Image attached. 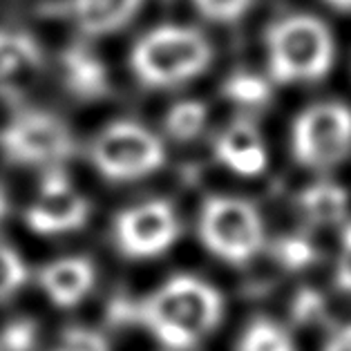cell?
<instances>
[{
  "instance_id": "11",
  "label": "cell",
  "mask_w": 351,
  "mask_h": 351,
  "mask_svg": "<svg viewBox=\"0 0 351 351\" xmlns=\"http://www.w3.org/2000/svg\"><path fill=\"white\" fill-rule=\"evenodd\" d=\"M215 157L224 168L242 177H258L269 166V152L258 125L248 119H237L226 125L215 139Z\"/></svg>"
},
{
  "instance_id": "13",
  "label": "cell",
  "mask_w": 351,
  "mask_h": 351,
  "mask_svg": "<svg viewBox=\"0 0 351 351\" xmlns=\"http://www.w3.org/2000/svg\"><path fill=\"white\" fill-rule=\"evenodd\" d=\"M65 90L81 101H94L108 92V70L104 61L85 45L67 47L61 56Z\"/></svg>"
},
{
  "instance_id": "23",
  "label": "cell",
  "mask_w": 351,
  "mask_h": 351,
  "mask_svg": "<svg viewBox=\"0 0 351 351\" xmlns=\"http://www.w3.org/2000/svg\"><path fill=\"white\" fill-rule=\"evenodd\" d=\"M52 351H110V347L99 331L88 327H70L61 333Z\"/></svg>"
},
{
  "instance_id": "27",
  "label": "cell",
  "mask_w": 351,
  "mask_h": 351,
  "mask_svg": "<svg viewBox=\"0 0 351 351\" xmlns=\"http://www.w3.org/2000/svg\"><path fill=\"white\" fill-rule=\"evenodd\" d=\"M7 210H10V197H7L5 186L0 184V219L7 215Z\"/></svg>"
},
{
  "instance_id": "17",
  "label": "cell",
  "mask_w": 351,
  "mask_h": 351,
  "mask_svg": "<svg viewBox=\"0 0 351 351\" xmlns=\"http://www.w3.org/2000/svg\"><path fill=\"white\" fill-rule=\"evenodd\" d=\"M208 121V108L202 101L195 99H184L177 101L166 112L164 119V130L173 141L188 143L195 136H199L204 125Z\"/></svg>"
},
{
  "instance_id": "5",
  "label": "cell",
  "mask_w": 351,
  "mask_h": 351,
  "mask_svg": "<svg viewBox=\"0 0 351 351\" xmlns=\"http://www.w3.org/2000/svg\"><path fill=\"white\" fill-rule=\"evenodd\" d=\"M90 161L108 182H136L166 164V148L145 125L114 121L92 139Z\"/></svg>"
},
{
  "instance_id": "18",
  "label": "cell",
  "mask_w": 351,
  "mask_h": 351,
  "mask_svg": "<svg viewBox=\"0 0 351 351\" xmlns=\"http://www.w3.org/2000/svg\"><path fill=\"white\" fill-rule=\"evenodd\" d=\"M221 94L244 108H262L271 99V83L260 74L253 72H235L221 85Z\"/></svg>"
},
{
  "instance_id": "16",
  "label": "cell",
  "mask_w": 351,
  "mask_h": 351,
  "mask_svg": "<svg viewBox=\"0 0 351 351\" xmlns=\"http://www.w3.org/2000/svg\"><path fill=\"white\" fill-rule=\"evenodd\" d=\"M235 351H298L291 333L271 318H255L246 324Z\"/></svg>"
},
{
  "instance_id": "3",
  "label": "cell",
  "mask_w": 351,
  "mask_h": 351,
  "mask_svg": "<svg viewBox=\"0 0 351 351\" xmlns=\"http://www.w3.org/2000/svg\"><path fill=\"white\" fill-rule=\"evenodd\" d=\"M269 74L276 83H315L329 74L336 56L331 29L309 14L280 19L267 29Z\"/></svg>"
},
{
  "instance_id": "7",
  "label": "cell",
  "mask_w": 351,
  "mask_h": 351,
  "mask_svg": "<svg viewBox=\"0 0 351 351\" xmlns=\"http://www.w3.org/2000/svg\"><path fill=\"white\" fill-rule=\"evenodd\" d=\"M0 150L10 164L45 166L74 152V134L63 119L43 110H25L0 130Z\"/></svg>"
},
{
  "instance_id": "4",
  "label": "cell",
  "mask_w": 351,
  "mask_h": 351,
  "mask_svg": "<svg viewBox=\"0 0 351 351\" xmlns=\"http://www.w3.org/2000/svg\"><path fill=\"white\" fill-rule=\"evenodd\" d=\"M197 230L210 255L235 267L251 262L267 239L260 210L242 197L228 195H210L204 199Z\"/></svg>"
},
{
  "instance_id": "10",
  "label": "cell",
  "mask_w": 351,
  "mask_h": 351,
  "mask_svg": "<svg viewBox=\"0 0 351 351\" xmlns=\"http://www.w3.org/2000/svg\"><path fill=\"white\" fill-rule=\"evenodd\" d=\"M97 269L94 262L81 255L58 258L43 264L38 271V287L58 309H72L94 289Z\"/></svg>"
},
{
  "instance_id": "15",
  "label": "cell",
  "mask_w": 351,
  "mask_h": 351,
  "mask_svg": "<svg viewBox=\"0 0 351 351\" xmlns=\"http://www.w3.org/2000/svg\"><path fill=\"white\" fill-rule=\"evenodd\" d=\"M298 206L315 226L340 224L349 210V193L333 182H315L298 195Z\"/></svg>"
},
{
  "instance_id": "24",
  "label": "cell",
  "mask_w": 351,
  "mask_h": 351,
  "mask_svg": "<svg viewBox=\"0 0 351 351\" xmlns=\"http://www.w3.org/2000/svg\"><path fill=\"white\" fill-rule=\"evenodd\" d=\"M336 287L342 293L351 295V221L342 228L340 255L336 262Z\"/></svg>"
},
{
  "instance_id": "12",
  "label": "cell",
  "mask_w": 351,
  "mask_h": 351,
  "mask_svg": "<svg viewBox=\"0 0 351 351\" xmlns=\"http://www.w3.org/2000/svg\"><path fill=\"white\" fill-rule=\"evenodd\" d=\"M43 65L36 38L21 29H0V97L14 99Z\"/></svg>"
},
{
  "instance_id": "26",
  "label": "cell",
  "mask_w": 351,
  "mask_h": 351,
  "mask_svg": "<svg viewBox=\"0 0 351 351\" xmlns=\"http://www.w3.org/2000/svg\"><path fill=\"white\" fill-rule=\"evenodd\" d=\"M324 351H351V324H345V327L333 333L327 345H324Z\"/></svg>"
},
{
  "instance_id": "20",
  "label": "cell",
  "mask_w": 351,
  "mask_h": 351,
  "mask_svg": "<svg viewBox=\"0 0 351 351\" xmlns=\"http://www.w3.org/2000/svg\"><path fill=\"white\" fill-rule=\"evenodd\" d=\"M29 271L27 264L14 248L0 244V304L12 300L19 291L27 285Z\"/></svg>"
},
{
  "instance_id": "22",
  "label": "cell",
  "mask_w": 351,
  "mask_h": 351,
  "mask_svg": "<svg viewBox=\"0 0 351 351\" xmlns=\"http://www.w3.org/2000/svg\"><path fill=\"white\" fill-rule=\"evenodd\" d=\"M193 5L213 23H235L248 12L253 0H193Z\"/></svg>"
},
{
  "instance_id": "6",
  "label": "cell",
  "mask_w": 351,
  "mask_h": 351,
  "mask_svg": "<svg viewBox=\"0 0 351 351\" xmlns=\"http://www.w3.org/2000/svg\"><path fill=\"white\" fill-rule=\"evenodd\" d=\"M291 152L300 166L329 170L351 152V108L322 101L302 110L291 128Z\"/></svg>"
},
{
  "instance_id": "28",
  "label": "cell",
  "mask_w": 351,
  "mask_h": 351,
  "mask_svg": "<svg viewBox=\"0 0 351 351\" xmlns=\"http://www.w3.org/2000/svg\"><path fill=\"white\" fill-rule=\"evenodd\" d=\"M327 5H331L338 12H351V0H324Z\"/></svg>"
},
{
  "instance_id": "14",
  "label": "cell",
  "mask_w": 351,
  "mask_h": 351,
  "mask_svg": "<svg viewBox=\"0 0 351 351\" xmlns=\"http://www.w3.org/2000/svg\"><path fill=\"white\" fill-rule=\"evenodd\" d=\"M143 0H72V16L85 36H108L125 27Z\"/></svg>"
},
{
  "instance_id": "1",
  "label": "cell",
  "mask_w": 351,
  "mask_h": 351,
  "mask_svg": "<svg viewBox=\"0 0 351 351\" xmlns=\"http://www.w3.org/2000/svg\"><path fill=\"white\" fill-rule=\"evenodd\" d=\"M224 298L195 276H175L143 300H114L112 322L143 324L170 351H191L219 324Z\"/></svg>"
},
{
  "instance_id": "19",
  "label": "cell",
  "mask_w": 351,
  "mask_h": 351,
  "mask_svg": "<svg viewBox=\"0 0 351 351\" xmlns=\"http://www.w3.org/2000/svg\"><path fill=\"white\" fill-rule=\"evenodd\" d=\"M271 251L273 258L280 262V267L289 271H302L315 262V246L302 235L280 237Z\"/></svg>"
},
{
  "instance_id": "2",
  "label": "cell",
  "mask_w": 351,
  "mask_h": 351,
  "mask_svg": "<svg viewBox=\"0 0 351 351\" xmlns=\"http://www.w3.org/2000/svg\"><path fill=\"white\" fill-rule=\"evenodd\" d=\"M213 61V45L188 25H159L134 43L130 67L150 90H168L197 79Z\"/></svg>"
},
{
  "instance_id": "8",
  "label": "cell",
  "mask_w": 351,
  "mask_h": 351,
  "mask_svg": "<svg viewBox=\"0 0 351 351\" xmlns=\"http://www.w3.org/2000/svg\"><path fill=\"white\" fill-rule=\"evenodd\" d=\"M119 253L130 260H150L164 255L179 237V219L173 204L148 199L119 210L112 226Z\"/></svg>"
},
{
  "instance_id": "21",
  "label": "cell",
  "mask_w": 351,
  "mask_h": 351,
  "mask_svg": "<svg viewBox=\"0 0 351 351\" xmlns=\"http://www.w3.org/2000/svg\"><path fill=\"white\" fill-rule=\"evenodd\" d=\"M38 340V324L29 318L7 322L0 331V351H32Z\"/></svg>"
},
{
  "instance_id": "9",
  "label": "cell",
  "mask_w": 351,
  "mask_h": 351,
  "mask_svg": "<svg viewBox=\"0 0 351 351\" xmlns=\"http://www.w3.org/2000/svg\"><path fill=\"white\" fill-rule=\"evenodd\" d=\"M90 217V202L72 186L61 168L40 179L38 197L25 210V224L36 235H63L81 228Z\"/></svg>"
},
{
  "instance_id": "25",
  "label": "cell",
  "mask_w": 351,
  "mask_h": 351,
  "mask_svg": "<svg viewBox=\"0 0 351 351\" xmlns=\"http://www.w3.org/2000/svg\"><path fill=\"white\" fill-rule=\"evenodd\" d=\"M322 298L320 293H315L313 289H302L295 295L293 304H291V313L298 322H311L313 318H318L322 311Z\"/></svg>"
}]
</instances>
